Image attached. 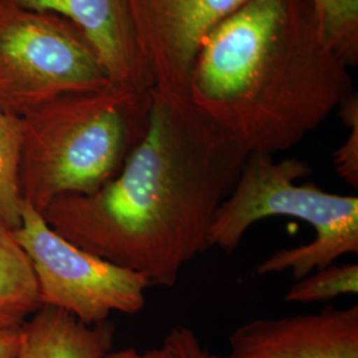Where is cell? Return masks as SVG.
<instances>
[{
    "mask_svg": "<svg viewBox=\"0 0 358 358\" xmlns=\"http://www.w3.org/2000/svg\"><path fill=\"white\" fill-rule=\"evenodd\" d=\"M245 157L189 99L152 88L148 130L121 171L99 192L57 196L40 214L80 248L171 288L208 248Z\"/></svg>",
    "mask_w": 358,
    "mask_h": 358,
    "instance_id": "6da1fadb",
    "label": "cell"
},
{
    "mask_svg": "<svg viewBox=\"0 0 358 358\" xmlns=\"http://www.w3.org/2000/svg\"><path fill=\"white\" fill-rule=\"evenodd\" d=\"M349 69L309 0H245L201 43L187 99L244 153L275 155L353 93Z\"/></svg>",
    "mask_w": 358,
    "mask_h": 358,
    "instance_id": "7a4b0ae2",
    "label": "cell"
},
{
    "mask_svg": "<svg viewBox=\"0 0 358 358\" xmlns=\"http://www.w3.org/2000/svg\"><path fill=\"white\" fill-rule=\"evenodd\" d=\"M150 103L152 90L109 83L64 93L23 115V201L41 213L57 196L99 192L142 141Z\"/></svg>",
    "mask_w": 358,
    "mask_h": 358,
    "instance_id": "3957f363",
    "label": "cell"
},
{
    "mask_svg": "<svg viewBox=\"0 0 358 358\" xmlns=\"http://www.w3.org/2000/svg\"><path fill=\"white\" fill-rule=\"evenodd\" d=\"M313 169L300 158L275 161L269 154H247L239 177L217 210L208 248L234 252L255 223L269 217H294L312 226L309 243L282 248L256 266L257 275L291 272L296 280L358 255V198L299 183Z\"/></svg>",
    "mask_w": 358,
    "mask_h": 358,
    "instance_id": "277c9868",
    "label": "cell"
},
{
    "mask_svg": "<svg viewBox=\"0 0 358 358\" xmlns=\"http://www.w3.org/2000/svg\"><path fill=\"white\" fill-rule=\"evenodd\" d=\"M109 83L97 52L71 20L0 1V109L23 117L64 93Z\"/></svg>",
    "mask_w": 358,
    "mask_h": 358,
    "instance_id": "5b68a950",
    "label": "cell"
},
{
    "mask_svg": "<svg viewBox=\"0 0 358 358\" xmlns=\"http://www.w3.org/2000/svg\"><path fill=\"white\" fill-rule=\"evenodd\" d=\"M13 234L31 263L41 307L97 324L109 320L113 312L136 315L146 306L152 284L145 276L69 242L27 202L22 223Z\"/></svg>",
    "mask_w": 358,
    "mask_h": 358,
    "instance_id": "8992f818",
    "label": "cell"
},
{
    "mask_svg": "<svg viewBox=\"0 0 358 358\" xmlns=\"http://www.w3.org/2000/svg\"><path fill=\"white\" fill-rule=\"evenodd\" d=\"M245 0H128L153 90L187 99L196 52L207 34Z\"/></svg>",
    "mask_w": 358,
    "mask_h": 358,
    "instance_id": "52a82bcc",
    "label": "cell"
},
{
    "mask_svg": "<svg viewBox=\"0 0 358 358\" xmlns=\"http://www.w3.org/2000/svg\"><path fill=\"white\" fill-rule=\"evenodd\" d=\"M211 358H358V307L247 321Z\"/></svg>",
    "mask_w": 358,
    "mask_h": 358,
    "instance_id": "ba28073f",
    "label": "cell"
},
{
    "mask_svg": "<svg viewBox=\"0 0 358 358\" xmlns=\"http://www.w3.org/2000/svg\"><path fill=\"white\" fill-rule=\"evenodd\" d=\"M38 13H56L76 24L97 52L112 83L152 90L128 0H0Z\"/></svg>",
    "mask_w": 358,
    "mask_h": 358,
    "instance_id": "9c48e42d",
    "label": "cell"
},
{
    "mask_svg": "<svg viewBox=\"0 0 358 358\" xmlns=\"http://www.w3.org/2000/svg\"><path fill=\"white\" fill-rule=\"evenodd\" d=\"M20 331L16 358H106L115 345L110 321L87 324L52 307L38 308Z\"/></svg>",
    "mask_w": 358,
    "mask_h": 358,
    "instance_id": "30bf717a",
    "label": "cell"
},
{
    "mask_svg": "<svg viewBox=\"0 0 358 358\" xmlns=\"http://www.w3.org/2000/svg\"><path fill=\"white\" fill-rule=\"evenodd\" d=\"M40 307L31 263L0 222V331L20 328Z\"/></svg>",
    "mask_w": 358,
    "mask_h": 358,
    "instance_id": "8fae6325",
    "label": "cell"
},
{
    "mask_svg": "<svg viewBox=\"0 0 358 358\" xmlns=\"http://www.w3.org/2000/svg\"><path fill=\"white\" fill-rule=\"evenodd\" d=\"M23 118L0 109V222L10 230L22 223L20 159L23 148Z\"/></svg>",
    "mask_w": 358,
    "mask_h": 358,
    "instance_id": "7c38bea8",
    "label": "cell"
},
{
    "mask_svg": "<svg viewBox=\"0 0 358 358\" xmlns=\"http://www.w3.org/2000/svg\"><path fill=\"white\" fill-rule=\"evenodd\" d=\"M324 41L352 68L358 63V0H309Z\"/></svg>",
    "mask_w": 358,
    "mask_h": 358,
    "instance_id": "4fadbf2b",
    "label": "cell"
},
{
    "mask_svg": "<svg viewBox=\"0 0 358 358\" xmlns=\"http://www.w3.org/2000/svg\"><path fill=\"white\" fill-rule=\"evenodd\" d=\"M357 294L358 266L344 263L313 271L297 280L288 289L284 300L296 304H313Z\"/></svg>",
    "mask_w": 358,
    "mask_h": 358,
    "instance_id": "5bb4252c",
    "label": "cell"
},
{
    "mask_svg": "<svg viewBox=\"0 0 358 358\" xmlns=\"http://www.w3.org/2000/svg\"><path fill=\"white\" fill-rule=\"evenodd\" d=\"M343 122L349 129L345 142L333 153V166L338 177L349 186L358 187V97L352 93L337 108Z\"/></svg>",
    "mask_w": 358,
    "mask_h": 358,
    "instance_id": "9a60e30c",
    "label": "cell"
},
{
    "mask_svg": "<svg viewBox=\"0 0 358 358\" xmlns=\"http://www.w3.org/2000/svg\"><path fill=\"white\" fill-rule=\"evenodd\" d=\"M174 349L178 358H211V353L187 327H174L167 333L165 340Z\"/></svg>",
    "mask_w": 358,
    "mask_h": 358,
    "instance_id": "2e32d148",
    "label": "cell"
},
{
    "mask_svg": "<svg viewBox=\"0 0 358 358\" xmlns=\"http://www.w3.org/2000/svg\"><path fill=\"white\" fill-rule=\"evenodd\" d=\"M106 358H178V356L174 349L164 341L162 345L146 350H138L136 348L112 350Z\"/></svg>",
    "mask_w": 358,
    "mask_h": 358,
    "instance_id": "e0dca14e",
    "label": "cell"
},
{
    "mask_svg": "<svg viewBox=\"0 0 358 358\" xmlns=\"http://www.w3.org/2000/svg\"><path fill=\"white\" fill-rule=\"evenodd\" d=\"M20 328L0 331V358H16L20 348Z\"/></svg>",
    "mask_w": 358,
    "mask_h": 358,
    "instance_id": "ac0fdd59",
    "label": "cell"
}]
</instances>
